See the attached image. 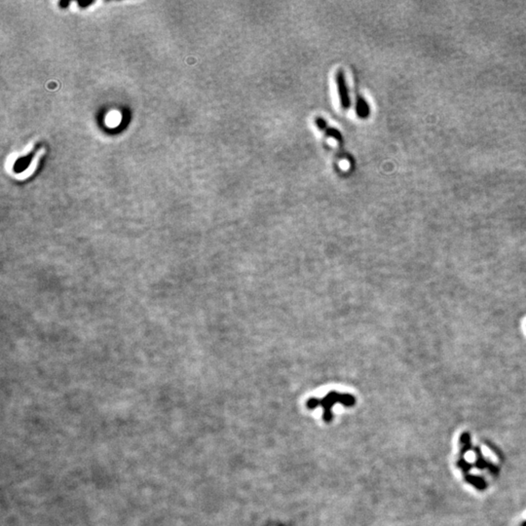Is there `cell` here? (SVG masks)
<instances>
[{
    "label": "cell",
    "mask_w": 526,
    "mask_h": 526,
    "mask_svg": "<svg viewBox=\"0 0 526 526\" xmlns=\"http://www.w3.org/2000/svg\"><path fill=\"white\" fill-rule=\"evenodd\" d=\"M354 402H355V400H354V398L352 396L339 395L337 393H330L322 401H320V400H317V399H311L308 402V407L309 408H315L319 405H323L326 410L327 409L329 410L330 407L333 404H336V403H341V404L346 405V406H351V405L354 404Z\"/></svg>",
    "instance_id": "cell-1"
},
{
    "label": "cell",
    "mask_w": 526,
    "mask_h": 526,
    "mask_svg": "<svg viewBox=\"0 0 526 526\" xmlns=\"http://www.w3.org/2000/svg\"><path fill=\"white\" fill-rule=\"evenodd\" d=\"M335 80H336V84H337V91H338L341 106L343 108H345V109H348L350 107V105H351V100H350V96H349V92H348L345 73H344L343 70L339 69L336 72Z\"/></svg>",
    "instance_id": "cell-2"
},
{
    "label": "cell",
    "mask_w": 526,
    "mask_h": 526,
    "mask_svg": "<svg viewBox=\"0 0 526 526\" xmlns=\"http://www.w3.org/2000/svg\"><path fill=\"white\" fill-rule=\"evenodd\" d=\"M316 126L324 133V135L326 137H332L334 138L335 140L337 141H341L342 140V136L340 134V132L332 127H330L324 119H322L321 117H317L315 119Z\"/></svg>",
    "instance_id": "cell-3"
},
{
    "label": "cell",
    "mask_w": 526,
    "mask_h": 526,
    "mask_svg": "<svg viewBox=\"0 0 526 526\" xmlns=\"http://www.w3.org/2000/svg\"><path fill=\"white\" fill-rule=\"evenodd\" d=\"M356 112L358 116L362 119L366 118L369 114V106L367 105L366 101L362 96H357V102H356Z\"/></svg>",
    "instance_id": "cell-4"
}]
</instances>
